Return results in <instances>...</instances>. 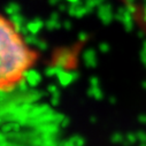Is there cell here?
<instances>
[{"instance_id":"obj_1","label":"cell","mask_w":146,"mask_h":146,"mask_svg":"<svg viewBox=\"0 0 146 146\" xmlns=\"http://www.w3.org/2000/svg\"><path fill=\"white\" fill-rule=\"evenodd\" d=\"M38 58V51L28 44L17 25L0 13V92L17 88Z\"/></svg>"}]
</instances>
